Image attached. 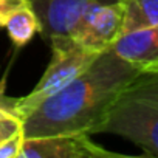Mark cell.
Instances as JSON below:
<instances>
[{"label": "cell", "instance_id": "obj_12", "mask_svg": "<svg viewBox=\"0 0 158 158\" xmlns=\"http://www.w3.org/2000/svg\"><path fill=\"white\" fill-rule=\"evenodd\" d=\"M25 3L28 0H0V27H5L10 16Z\"/></svg>", "mask_w": 158, "mask_h": 158}, {"label": "cell", "instance_id": "obj_1", "mask_svg": "<svg viewBox=\"0 0 158 158\" xmlns=\"http://www.w3.org/2000/svg\"><path fill=\"white\" fill-rule=\"evenodd\" d=\"M141 70L112 48L22 119L25 138L96 133L121 90Z\"/></svg>", "mask_w": 158, "mask_h": 158}, {"label": "cell", "instance_id": "obj_11", "mask_svg": "<svg viewBox=\"0 0 158 158\" xmlns=\"http://www.w3.org/2000/svg\"><path fill=\"white\" fill-rule=\"evenodd\" d=\"M22 130V119L17 116H2L0 118V143L5 141L8 136Z\"/></svg>", "mask_w": 158, "mask_h": 158}, {"label": "cell", "instance_id": "obj_13", "mask_svg": "<svg viewBox=\"0 0 158 158\" xmlns=\"http://www.w3.org/2000/svg\"><path fill=\"white\" fill-rule=\"evenodd\" d=\"M10 115L17 116L16 115V98L6 96L5 95V85L0 84V118L10 116Z\"/></svg>", "mask_w": 158, "mask_h": 158}, {"label": "cell", "instance_id": "obj_3", "mask_svg": "<svg viewBox=\"0 0 158 158\" xmlns=\"http://www.w3.org/2000/svg\"><path fill=\"white\" fill-rule=\"evenodd\" d=\"M51 59L34 89L20 98H16V115L23 119L45 99L57 93L76 76L81 74L99 54L70 36H51Z\"/></svg>", "mask_w": 158, "mask_h": 158}, {"label": "cell", "instance_id": "obj_2", "mask_svg": "<svg viewBox=\"0 0 158 158\" xmlns=\"http://www.w3.org/2000/svg\"><path fill=\"white\" fill-rule=\"evenodd\" d=\"M96 133L135 143L147 156H158V71H139L121 90Z\"/></svg>", "mask_w": 158, "mask_h": 158}, {"label": "cell", "instance_id": "obj_4", "mask_svg": "<svg viewBox=\"0 0 158 158\" xmlns=\"http://www.w3.org/2000/svg\"><path fill=\"white\" fill-rule=\"evenodd\" d=\"M121 156L96 144L89 133L25 138L20 158H109Z\"/></svg>", "mask_w": 158, "mask_h": 158}, {"label": "cell", "instance_id": "obj_6", "mask_svg": "<svg viewBox=\"0 0 158 158\" xmlns=\"http://www.w3.org/2000/svg\"><path fill=\"white\" fill-rule=\"evenodd\" d=\"M112 2L118 0H28V5L39 19L40 34L48 39L70 36L90 8Z\"/></svg>", "mask_w": 158, "mask_h": 158}, {"label": "cell", "instance_id": "obj_8", "mask_svg": "<svg viewBox=\"0 0 158 158\" xmlns=\"http://www.w3.org/2000/svg\"><path fill=\"white\" fill-rule=\"evenodd\" d=\"M119 2L123 5V34L158 25V0H119Z\"/></svg>", "mask_w": 158, "mask_h": 158}, {"label": "cell", "instance_id": "obj_5", "mask_svg": "<svg viewBox=\"0 0 158 158\" xmlns=\"http://www.w3.org/2000/svg\"><path fill=\"white\" fill-rule=\"evenodd\" d=\"M123 34V5L121 2L102 3L90 8L77 22L70 37L81 45L93 50L104 51Z\"/></svg>", "mask_w": 158, "mask_h": 158}, {"label": "cell", "instance_id": "obj_7", "mask_svg": "<svg viewBox=\"0 0 158 158\" xmlns=\"http://www.w3.org/2000/svg\"><path fill=\"white\" fill-rule=\"evenodd\" d=\"M112 50L141 71H158V25L119 36Z\"/></svg>", "mask_w": 158, "mask_h": 158}, {"label": "cell", "instance_id": "obj_9", "mask_svg": "<svg viewBox=\"0 0 158 158\" xmlns=\"http://www.w3.org/2000/svg\"><path fill=\"white\" fill-rule=\"evenodd\" d=\"M5 28L8 31L11 42L17 48L25 47L34 37V34H40L39 19L28 3L17 8L10 16V19L5 23Z\"/></svg>", "mask_w": 158, "mask_h": 158}, {"label": "cell", "instance_id": "obj_10", "mask_svg": "<svg viewBox=\"0 0 158 158\" xmlns=\"http://www.w3.org/2000/svg\"><path fill=\"white\" fill-rule=\"evenodd\" d=\"M23 139V130H19L14 135L8 136L5 141H2L0 143V158H20Z\"/></svg>", "mask_w": 158, "mask_h": 158}]
</instances>
